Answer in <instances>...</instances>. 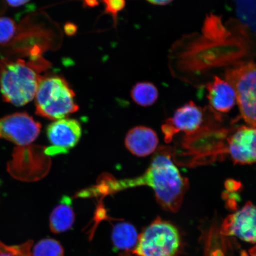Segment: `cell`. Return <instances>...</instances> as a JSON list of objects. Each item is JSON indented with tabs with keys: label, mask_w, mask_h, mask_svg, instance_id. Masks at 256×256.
Returning a JSON list of instances; mask_svg holds the SVG:
<instances>
[{
	"label": "cell",
	"mask_w": 256,
	"mask_h": 256,
	"mask_svg": "<svg viewBox=\"0 0 256 256\" xmlns=\"http://www.w3.org/2000/svg\"><path fill=\"white\" fill-rule=\"evenodd\" d=\"M47 135L51 146L46 153L56 156L66 153L76 146L82 137V128L78 121L65 118L50 124Z\"/></svg>",
	"instance_id": "obj_9"
},
{
	"label": "cell",
	"mask_w": 256,
	"mask_h": 256,
	"mask_svg": "<svg viewBox=\"0 0 256 256\" xmlns=\"http://www.w3.org/2000/svg\"><path fill=\"white\" fill-rule=\"evenodd\" d=\"M215 112L212 120H206L198 130L190 136H186L182 143V154L185 156V165L191 166L208 164L222 160L227 152L228 128L220 127L222 121Z\"/></svg>",
	"instance_id": "obj_2"
},
{
	"label": "cell",
	"mask_w": 256,
	"mask_h": 256,
	"mask_svg": "<svg viewBox=\"0 0 256 256\" xmlns=\"http://www.w3.org/2000/svg\"><path fill=\"white\" fill-rule=\"evenodd\" d=\"M33 256H64L62 244L56 240L47 238L41 240L35 246Z\"/></svg>",
	"instance_id": "obj_17"
},
{
	"label": "cell",
	"mask_w": 256,
	"mask_h": 256,
	"mask_svg": "<svg viewBox=\"0 0 256 256\" xmlns=\"http://www.w3.org/2000/svg\"><path fill=\"white\" fill-rule=\"evenodd\" d=\"M204 31V34L210 39H222L223 38L228 36L220 19L216 16H211L207 19Z\"/></svg>",
	"instance_id": "obj_19"
},
{
	"label": "cell",
	"mask_w": 256,
	"mask_h": 256,
	"mask_svg": "<svg viewBox=\"0 0 256 256\" xmlns=\"http://www.w3.org/2000/svg\"><path fill=\"white\" fill-rule=\"evenodd\" d=\"M17 27L14 20L0 17V44H7L14 38Z\"/></svg>",
	"instance_id": "obj_21"
},
{
	"label": "cell",
	"mask_w": 256,
	"mask_h": 256,
	"mask_svg": "<svg viewBox=\"0 0 256 256\" xmlns=\"http://www.w3.org/2000/svg\"><path fill=\"white\" fill-rule=\"evenodd\" d=\"M256 215L254 204L251 202L246 204L242 209L224 220V234L236 236L243 242L255 244Z\"/></svg>",
	"instance_id": "obj_11"
},
{
	"label": "cell",
	"mask_w": 256,
	"mask_h": 256,
	"mask_svg": "<svg viewBox=\"0 0 256 256\" xmlns=\"http://www.w3.org/2000/svg\"><path fill=\"white\" fill-rule=\"evenodd\" d=\"M159 139L158 134L151 128L137 126L128 133L126 146L133 155L146 158L152 155L158 150Z\"/></svg>",
	"instance_id": "obj_12"
},
{
	"label": "cell",
	"mask_w": 256,
	"mask_h": 256,
	"mask_svg": "<svg viewBox=\"0 0 256 256\" xmlns=\"http://www.w3.org/2000/svg\"><path fill=\"white\" fill-rule=\"evenodd\" d=\"M6 1L12 7L18 8L30 2V0H6Z\"/></svg>",
	"instance_id": "obj_24"
},
{
	"label": "cell",
	"mask_w": 256,
	"mask_h": 256,
	"mask_svg": "<svg viewBox=\"0 0 256 256\" xmlns=\"http://www.w3.org/2000/svg\"><path fill=\"white\" fill-rule=\"evenodd\" d=\"M136 230L130 224L120 223L114 226L112 232V241L115 248L120 250H129L136 244Z\"/></svg>",
	"instance_id": "obj_15"
},
{
	"label": "cell",
	"mask_w": 256,
	"mask_h": 256,
	"mask_svg": "<svg viewBox=\"0 0 256 256\" xmlns=\"http://www.w3.org/2000/svg\"><path fill=\"white\" fill-rule=\"evenodd\" d=\"M106 6V12L112 16L116 21L118 14L126 8V0H103Z\"/></svg>",
	"instance_id": "obj_22"
},
{
	"label": "cell",
	"mask_w": 256,
	"mask_h": 256,
	"mask_svg": "<svg viewBox=\"0 0 256 256\" xmlns=\"http://www.w3.org/2000/svg\"><path fill=\"white\" fill-rule=\"evenodd\" d=\"M227 152L235 164L256 162V128L242 126L227 138Z\"/></svg>",
	"instance_id": "obj_10"
},
{
	"label": "cell",
	"mask_w": 256,
	"mask_h": 256,
	"mask_svg": "<svg viewBox=\"0 0 256 256\" xmlns=\"http://www.w3.org/2000/svg\"><path fill=\"white\" fill-rule=\"evenodd\" d=\"M102 185L105 194L130 188L149 187L154 191L156 200L163 209L176 212L183 203L190 182L174 164L172 147L162 146L156 150L151 164L142 175L120 181L110 179L106 185Z\"/></svg>",
	"instance_id": "obj_1"
},
{
	"label": "cell",
	"mask_w": 256,
	"mask_h": 256,
	"mask_svg": "<svg viewBox=\"0 0 256 256\" xmlns=\"http://www.w3.org/2000/svg\"><path fill=\"white\" fill-rule=\"evenodd\" d=\"M75 96L65 79L57 76L42 78L34 98L36 114L54 121L65 119L78 110Z\"/></svg>",
	"instance_id": "obj_4"
},
{
	"label": "cell",
	"mask_w": 256,
	"mask_h": 256,
	"mask_svg": "<svg viewBox=\"0 0 256 256\" xmlns=\"http://www.w3.org/2000/svg\"><path fill=\"white\" fill-rule=\"evenodd\" d=\"M204 121L202 108L193 102H188L176 111L174 116L166 121L162 126L166 143L170 144L180 132L190 136L196 132Z\"/></svg>",
	"instance_id": "obj_8"
},
{
	"label": "cell",
	"mask_w": 256,
	"mask_h": 256,
	"mask_svg": "<svg viewBox=\"0 0 256 256\" xmlns=\"http://www.w3.org/2000/svg\"><path fill=\"white\" fill-rule=\"evenodd\" d=\"M0 256H12L11 254H0Z\"/></svg>",
	"instance_id": "obj_27"
},
{
	"label": "cell",
	"mask_w": 256,
	"mask_h": 256,
	"mask_svg": "<svg viewBox=\"0 0 256 256\" xmlns=\"http://www.w3.org/2000/svg\"><path fill=\"white\" fill-rule=\"evenodd\" d=\"M181 244L178 228L158 219L138 236L134 254L137 256H177Z\"/></svg>",
	"instance_id": "obj_5"
},
{
	"label": "cell",
	"mask_w": 256,
	"mask_h": 256,
	"mask_svg": "<svg viewBox=\"0 0 256 256\" xmlns=\"http://www.w3.org/2000/svg\"><path fill=\"white\" fill-rule=\"evenodd\" d=\"M42 76L30 64L20 60L0 62V90L5 102L21 107L36 96Z\"/></svg>",
	"instance_id": "obj_3"
},
{
	"label": "cell",
	"mask_w": 256,
	"mask_h": 256,
	"mask_svg": "<svg viewBox=\"0 0 256 256\" xmlns=\"http://www.w3.org/2000/svg\"><path fill=\"white\" fill-rule=\"evenodd\" d=\"M64 30H65L66 34L68 36H73L76 34V32H78V27L74 24L68 23L65 25L64 27Z\"/></svg>",
	"instance_id": "obj_23"
},
{
	"label": "cell",
	"mask_w": 256,
	"mask_h": 256,
	"mask_svg": "<svg viewBox=\"0 0 256 256\" xmlns=\"http://www.w3.org/2000/svg\"><path fill=\"white\" fill-rule=\"evenodd\" d=\"M256 256V255H255V254H254V255H252V254H251V255H248V254H246V256Z\"/></svg>",
	"instance_id": "obj_28"
},
{
	"label": "cell",
	"mask_w": 256,
	"mask_h": 256,
	"mask_svg": "<svg viewBox=\"0 0 256 256\" xmlns=\"http://www.w3.org/2000/svg\"><path fill=\"white\" fill-rule=\"evenodd\" d=\"M240 18L249 26L255 28V0H236Z\"/></svg>",
	"instance_id": "obj_18"
},
{
	"label": "cell",
	"mask_w": 256,
	"mask_h": 256,
	"mask_svg": "<svg viewBox=\"0 0 256 256\" xmlns=\"http://www.w3.org/2000/svg\"><path fill=\"white\" fill-rule=\"evenodd\" d=\"M84 4L90 8H94L98 5V0H84Z\"/></svg>",
	"instance_id": "obj_26"
},
{
	"label": "cell",
	"mask_w": 256,
	"mask_h": 256,
	"mask_svg": "<svg viewBox=\"0 0 256 256\" xmlns=\"http://www.w3.org/2000/svg\"><path fill=\"white\" fill-rule=\"evenodd\" d=\"M41 126L26 113L8 115L0 119V139L20 147L30 145L40 136Z\"/></svg>",
	"instance_id": "obj_7"
},
{
	"label": "cell",
	"mask_w": 256,
	"mask_h": 256,
	"mask_svg": "<svg viewBox=\"0 0 256 256\" xmlns=\"http://www.w3.org/2000/svg\"><path fill=\"white\" fill-rule=\"evenodd\" d=\"M34 241L28 240L24 244L9 246L0 242V254H8L12 256H33L32 251Z\"/></svg>",
	"instance_id": "obj_20"
},
{
	"label": "cell",
	"mask_w": 256,
	"mask_h": 256,
	"mask_svg": "<svg viewBox=\"0 0 256 256\" xmlns=\"http://www.w3.org/2000/svg\"><path fill=\"white\" fill-rule=\"evenodd\" d=\"M72 204V200L65 197L52 211L50 216V228L53 233L65 232L72 229L76 220Z\"/></svg>",
	"instance_id": "obj_14"
},
{
	"label": "cell",
	"mask_w": 256,
	"mask_h": 256,
	"mask_svg": "<svg viewBox=\"0 0 256 256\" xmlns=\"http://www.w3.org/2000/svg\"><path fill=\"white\" fill-rule=\"evenodd\" d=\"M256 64H238L226 72V81L234 90L240 114L248 126L256 128Z\"/></svg>",
	"instance_id": "obj_6"
},
{
	"label": "cell",
	"mask_w": 256,
	"mask_h": 256,
	"mask_svg": "<svg viewBox=\"0 0 256 256\" xmlns=\"http://www.w3.org/2000/svg\"><path fill=\"white\" fill-rule=\"evenodd\" d=\"M208 98L211 110L218 114H226L232 110L236 102V94L232 86L226 80L215 76L207 86Z\"/></svg>",
	"instance_id": "obj_13"
},
{
	"label": "cell",
	"mask_w": 256,
	"mask_h": 256,
	"mask_svg": "<svg viewBox=\"0 0 256 256\" xmlns=\"http://www.w3.org/2000/svg\"><path fill=\"white\" fill-rule=\"evenodd\" d=\"M150 3L152 4L158 5V6H164L169 4L174 0H147Z\"/></svg>",
	"instance_id": "obj_25"
},
{
	"label": "cell",
	"mask_w": 256,
	"mask_h": 256,
	"mask_svg": "<svg viewBox=\"0 0 256 256\" xmlns=\"http://www.w3.org/2000/svg\"><path fill=\"white\" fill-rule=\"evenodd\" d=\"M1 2H2V0H0V8H1ZM0 11H1V10H0Z\"/></svg>",
	"instance_id": "obj_29"
},
{
	"label": "cell",
	"mask_w": 256,
	"mask_h": 256,
	"mask_svg": "<svg viewBox=\"0 0 256 256\" xmlns=\"http://www.w3.org/2000/svg\"><path fill=\"white\" fill-rule=\"evenodd\" d=\"M131 97L140 106L149 107L158 101L159 92L155 85L151 82H139L133 88Z\"/></svg>",
	"instance_id": "obj_16"
}]
</instances>
